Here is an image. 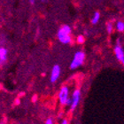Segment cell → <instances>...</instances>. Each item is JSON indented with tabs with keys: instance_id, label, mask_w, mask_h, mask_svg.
I'll return each instance as SVG.
<instances>
[{
	"instance_id": "ffe728a7",
	"label": "cell",
	"mask_w": 124,
	"mask_h": 124,
	"mask_svg": "<svg viewBox=\"0 0 124 124\" xmlns=\"http://www.w3.org/2000/svg\"><path fill=\"white\" fill-rule=\"evenodd\" d=\"M1 88H2V86H1V85H0V89H1Z\"/></svg>"
},
{
	"instance_id": "ac0fdd59",
	"label": "cell",
	"mask_w": 124,
	"mask_h": 124,
	"mask_svg": "<svg viewBox=\"0 0 124 124\" xmlns=\"http://www.w3.org/2000/svg\"><path fill=\"white\" fill-rule=\"evenodd\" d=\"M29 3H30L31 5H34L35 4V0H29Z\"/></svg>"
},
{
	"instance_id": "6da1fadb",
	"label": "cell",
	"mask_w": 124,
	"mask_h": 124,
	"mask_svg": "<svg viewBox=\"0 0 124 124\" xmlns=\"http://www.w3.org/2000/svg\"><path fill=\"white\" fill-rule=\"evenodd\" d=\"M72 29L68 25H63L59 29L57 34V37L60 43L64 44H68L72 43V37H71Z\"/></svg>"
},
{
	"instance_id": "4fadbf2b",
	"label": "cell",
	"mask_w": 124,
	"mask_h": 124,
	"mask_svg": "<svg viewBox=\"0 0 124 124\" xmlns=\"http://www.w3.org/2000/svg\"><path fill=\"white\" fill-rule=\"evenodd\" d=\"M72 103V100H71V98H68L66 101V106H70Z\"/></svg>"
},
{
	"instance_id": "5b68a950",
	"label": "cell",
	"mask_w": 124,
	"mask_h": 124,
	"mask_svg": "<svg viewBox=\"0 0 124 124\" xmlns=\"http://www.w3.org/2000/svg\"><path fill=\"white\" fill-rule=\"evenodd\" d=\"M80 98H81V91L80 90H75L73 92L72 98H71V100H72V103L70 105L71 111H73V110H75L76 108V106H78V104L80 102Z\"/></svg>"
},
{
	"instance_id": "52a82bcc",
	"label": "cell",
	"mask_w": 124,
	"mask_h": 124,
	"mask_svg": "<svg viewBox=\"0 0 124 124\" xmlns=\"http://www.w3.org/2000/svg\"><path fill=\"white\" fill-rule=\"evenodd\" d=\"M8 51L5 47H0V66L3 65L7 60Z\"/></svg>"
},
{
	"instance_id": "ba28073f",
	"label": "cell",
	"mask_w": 124,
	"mask_h": 124,
	"mask_svg": "<svg viewBox=\"0 0 124 124\" xmlns=\"http://www.w3.org/2000/svg\"><path fill=\"white\" fill-rule=\"evenodd\" d=\"M100 20V13L99 12H95L93 14V17L91 19V23L92 24H97Z\"/></svg>"
},
{
	"instance_id": "277c9868",
	"label": "cell",
	"mask_w": 124,
	"mask_h": 124,
	"mask_svg": "<svg viewBox=\"0 0 124 124\" xmlns=\"http://www.w3.org/2000/svg\"><path fill=\"white\" fill-rule=\"evenodd\" d=\"M69 98V89L67 86H63L59 93V100L61 105H66V101Z\"/></svg>"
},
{
	"instance_id": "8992f818",
	"label": "cell",
	"mask_w": 124,
	"mask_h": 124,
	"mask_svg": "<svg viewBox=\"0 0 124 124\" xmlns=\"http://www.w3.org/2000/svg\"><path fill=\"white\" fill-rule=\"evenodd\" d=\"M60 75V67L59 65H55L54 67H52V73H51V78H50L51 82L52 83H55L59 79Z\"/></svg>"
},
{
	"instance_id": "3957f363",
	"label": "cell",
	"mask_w": 124,
	"mask_h": 124,
	"mask_svg": "<svg viewBox=\"0 0 124 124\" xmlns=\"http://www.w3.org/2000/svg\"><path fill=\"white\" fill-rule=\"evenodd\" d=\"M114 53H115V56H116L117 60H119L122 64L124 63V52H123V48L122 46V44H121V40L118 39L117 40V44L114 47Z\"/></svg>"
},
{
	"instance_id": "9a60e30c",
	"label": "cell",
	"mask_w": 124,
	"mask_h": 124,
	"mask_svg": "<svg viewBox=\"0 0 124 124\" xmlns=\"http://www.w3.org/2000/svg\"><path fill=\"white\" fill-rule=\"evenodd\" d=\"M44 124H53V121H52V118H49V119H47V121Z\"/></svg>"
},
{
	"instance_id": "e0dca14e",
	"label": "cell",
	"mask_w": 124,
	"mask_h": 124,
	"mask_svg": "<svg viewBox=\"0 0 124 124\" xmlns=\"http://www.w3.org/2000/svg\"><path fill=\"white\" fill-rule=\"evenodd\" d=\"M24 95H25V93H24V92H21V93H19L18 98H21V97H23Z\"/></svg>"
},
{
	"instance_id": "2e32d148",
	"label": "cell",
	"mask_w": 124,
	"mask_h": 124,
	"mask_svg": "<svg viewBox=\"0 0 124 124\" xmlns=\"http://www.w3.org/2000/svg\"><path fill=\"white\" fill-rule=\"evenodd\" d=\"M60 124H68V121H67V119H64L61 122V123H60Z\"/></svg>"
},
{
	"instance_id": "7c38bea8",
	"label": "cell",
	"mask_w": 124,
	"mask_h": 124,
	"mask_svg": "<svg viewBox=\"0 0 124 124\" xmlns=\"http://www.w3.org/2000/svg\"><path fill=\"white\" fill-rule=\"evenodd\" d=\"M37 98H38L37 95H36V94H35V95L32 97V102H33V103H36V101H37Z\"/></svg>"
},
{
	"instance_id": "7a4b0ae2",
	"label": "cell",
	"mask_w": 124,
	"mask_h": 124,
	"mask_svg": "<svg viewBox=\"0 0 124 124\" xmlns=\"http://www.w3.org/2000/svg\"><path fill=\"white\" fill-rule=\"evenodd\" d=\"M85 57H86L85 53L83 52H82V51L75 52L74 59H73L71 64H70V68L71 69H76L79 67H81L83 64L84 60H85Z\"/></svg>"
},
{
	"instance_id": "30bf717a",
	"label": "cell",
	"mask_w": 124,
	"mask_h": 124,
	"mask_svg": "<svg viewBox=\"0 0 124 124\" xmlns=\"http://www.w3.org/2000/svg\"><path fill=\"white\" fill-rule=\"evenodd\" d=\"M114 24H113V22H111V21H108L107 23H106V31H107V33L108 34H111L113 33V31H114Z\"/></svg>"
},
{
	"instance_id": "5bb4252c",
	"label": "cell",
	"mask_w": 124,
	"mask_h": 124,
	"mask_svg": "<svg viewBox=\"0 0 124 124\" xmlns=\"http://www.w3.org/2000/svg\"><path fill=\"white\" fill-rule=\"evenodd\" d=\"M14 104H15L16 106H19V105L21 104V99H20V98H16L15 100H14Z\"/></svg>"
},
{
	"instance_id": "8fae6325",
	"label": "cell",
	"mask_w": 124,
	"mask_h": 124,
	"mask_svg": "<svg viewBox=\"0 0 124 124\" xmlns=\"http://www.w3.org/2000/svg\"><path fill=\"white\" fill-rule=\"evenodd\" d=\"M76 42H77V44H84V43H85V37H84V36L79 35V36H77V38H76Z\"/></svg>"
},
{
	"instance_id": "9c48e42d",
	"label": "cell",
	"mask_w": 124,
	"mask_h": 124,
	"mask_svg": "<svg viewBox=\"0 0 124 124\" xmlns=\"http://www.w3.org/2000/svg\"><path fill=\"white\" fill-rule=\"evenodd\" d=\"M116 29L119 32H123L124 31V22L122 21H118L116 23Z\"/></svg>"
},
{
	"instance_id": "d6986e66",
	"label": "cell",
	"mask_w": 124,
	"mask_h": 124,
	"mask_svg": "<svg viewBox=\"0 0 124 124\" xmlns=\"http://www.w3.org/2000/svg\"><path fill=\"white\" fill-rule=\"evenodd\" d=\"M41 1H42V2H44V1H45V0H41Z\"/></svg>"
}]
</instances>
